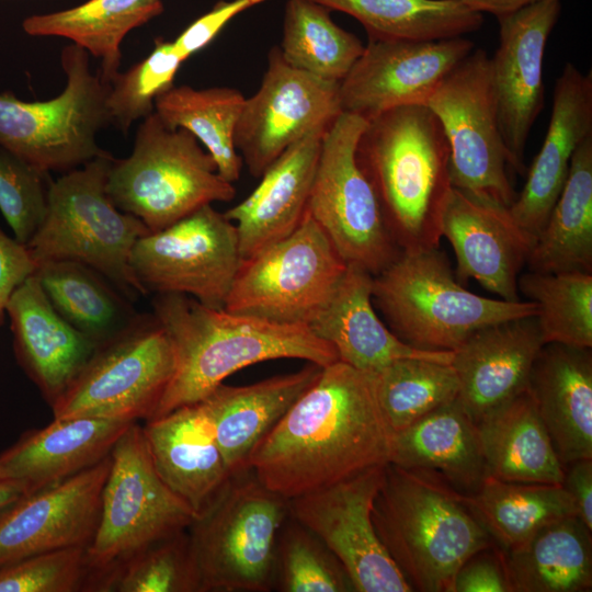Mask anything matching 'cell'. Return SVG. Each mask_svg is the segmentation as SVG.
<instances>
[{
  "label": "cell",
  "instance_id": "cell-1",
  "mask_svg": "<svg viewBox=\"0 0 592 592\" xmlns=\"http://www.w3.org/2000/svg\"><path fill=\"white\" fill-rule=\"evenodd\" d=\"M392 435L375 375L338 360L258 444L250 469L289 500L387 465Z\"/></svg>",
  "mask_w": 592,
  "mask_h": 592
},
{
  "label": "cell",
  "instance_id": "cell-2",
  "mask_svg": "<svg viewBox=\"0 0 592 592\" xmlns=\"http://www.w3.org/2000/svg\"><path fill=\"white\" fill-rule=\"evenodd\" d=\"M152 308L172 341L175 371L150 420L202 401L228 376L255 363L298 358L325 367L339 360L307 325L210 308L183 294H155Z\"/></svg>",
  "mask_w": 592,
  "mask_h": 592
},
{
  "label": "cell",
  "instance_id": "cell-3",
  "mask_svg": "<svg viewBox=\"0 0 592 592\" xmlns=\"http://www.w3.org/2000/svg\"><path fill=\"white\" fill-rule=\"evenodd\" d=\"M449 153L443 127L428 105L396 106L366 121L356 160L402 251L439 248L452 190Z\"/></svg>",
  "mask_w": 592,
  "mask_h": 592
},
{
  "label": "cell",
  "instance_id": "cell-4",
  "mask_svg": "<svg viewBox=\"0 0 592 592\" xmlns=\"http://www.w3.org/2000/svg\"><path fill=\"white\" fill-rule=\"evenodd\" d=\"M378 538L413 591L453 592L459 568L491 536L460 494L388 463L375 498Z\"/></svg>",
  "mask_w": 592,
  "mask_h": 592
},
{
  "label": "cell",
  "instance_id": "cell-5",
  "mask_svg": "<svg viewBox=\"0 0 592 592\" xmlns=\"http://www.w3.org/2000/svg\"><path fill=\"white\" fill-rule=\"evenodd\" d=\"M373 304L405 343L428 351H454L475 331L537 315L531 300L508 301L467 291L439 248L400 251L373 275Z\"/></svg>",
  "mask_w": 592,
  "mask_h": 592
},
{
  "label": "cell",
  "instance_id": "cell-6",
  "mask_svg": "<svg viewBox=\"0 0 592 592\" xmlns=\"http://www.w3.org/2000/svg\"><path fill=\"white\" fill-rule=\"evenodd\" d=\"M112 159L104 151L49 182L44 218L26 247L36 266L47 261L82 263L130 300L147 295L129 259L136 241L150 231L110 200L105 184Z\"/></svg>",
  "mask_w": 592,
  "mask_h": 592
},
{
  "label": "cell",
  "instance_id": "cell-7",
  "mask_svg": "<svg viewBox=\"0 0 592 592\" xmlns=\"http://www.w3.org/2000/svg\"><path fill=\"white\" fill-rule=\"evenodd\" d=\"M105 189L119 210L150 232L236 195L234 183L219 175L200 141L183 128L166 125L155 111L139 124L130 155L112 159Z\"/></svg>",
  "mask_w": 592,
  "mask_h": 592
},
{
  "label": "cell",
  "instance_id": "cell-8",
  "mask_svg": "<svg viewBox=\"0 0 592 592\" xmlns=\"http://www.w3.org/2000/svg\"><path fill=\"white\" fill-rule=\"evenodd\" d=\"M288 499L252 469L231 474L187 528L201 591L269 592Z\"/></svg>",
  "mask_w": 592,
  "mask_h": 592
},
{
  "label": "cell",
  "instance_id": "cell-9",
  "mask_svg": "<svg viewBox=\"0 0 592 592\" xmlns=\"http://www.w3.org/2000/svg\"><path fill=\"white\" fill-rule=\"evenodd\" d=\"M194 511L163 482L143 426L132 422L111 451L100 516L86 549L88 590L148 545L185 531Z\"/></svg>",
  "mask_w": 592,
  "mask_h": 592
},
{
  "label": "cell",
  "instance_id": "cell-10",
  "mask_svg": "<svg viewBox=\"0 0 592 592\" xmlns=\"http://www.w3.org/2000/svg\"><path fill=\"white\" fill-rule=\"evenodd\" d=\"M60 64L66 84L53 99L23 101L0 93V146L44 173L67 172L103 153L96 137L110 123V84L92 72L88 52L65 46Z\"/></svg>",
  "mask_w": 592,
  "mask_h": 592
},
{
  "label": "cell",
  "instance_id": "cell-11",
  "mask_svg": "<svg viewBox=\"0 0 592 592\" xmlns=\"http://www.w3.org/2000/svg\"><path fill=\"white\" fill-rule=\"evenodd\" d=\"M174 371L175 352L167 331L153 315H139L127 329L96 346L50 406L53 417L148 421Z\"/></svg>",
  "mask_w": 592,
  "mask_h": 592
},
{
  "label": "cell",
  "instance_id": "cell-12",
  "mask_svg": "<svg viewBox=\"0 0 592 592\" xmlns=\"http://www.w3.org/2000/svg\"><path fill=\"white\" fill-rule=\"evenodd\" d=\"M348 263L305 213L287 237L243 260L224 309L283 325H308Z\"/></svg>",
  "mask_w": 592,
  "mask_h": 592
},
{
  "label": "cell",
  "instance_id": "cell-13",
  "mask_svg": "<svg viewBox=\"0 0 592 592\" xmlns=\"http://www.w3.org/2000/svg\"><path fill=\"white\" fill-rule=\"evenodd\" d=\"M366 121L342 112L325 132L307 213L346 263L376 275L400 253L356 160Z\"/></svg>",
  "mask_w": 592,
  "mask_h": 592
},
{
  "label": "cell",
  "instance_id": "cell-14",
  "mask_svg": "<svg viewBox=\"0 0 592 592\" xmlns=\"http://www.w3.org/2000/svg\"><path fill=\"white\" fill-rule=\"evenodd\" d=\"M426 105L439 118L449 145L452 186L509 208L516 193L506 171L509 157L486 50L474 48Z\"/></svg>",
  "mask_w": 592,
  "mask_h": 592
},
{
  "label": "cell",
  "instance_id": "cell-15",
  "mask_svg": "<svg viewBox=\"0 0 592 592\" xmlns=\"http://www.w3.org/2000/svg\"><path fill=\"white\" fill-rule=\"evenodd\" d=\"M241 262L237 228L213 204L140 237L129 259L147 294H183L217 309H224Z\"/></svg>",
  "mask_w": 592,
  "mask_h": 592
},
{
  "label": "cell",
  "instance_id": "cell-16",
  "mask_svg": "<svg viewBox=\"0 0 592 592\" xmlns=\"http://www.w3.org/2000/svg\"><path fill=\"white\" fill-rule=\"evenodd\" d=\"M385 467L288 500L293 519L338 558L357 592L413 591L377 536L372 511Z\"/></svg>",
  "mask_w": 592,
  "mask_h": 592
},
{
  "label": "cell",
  "instance_id": "cell-17",
  "mask_svg": "<svg viewBox=\"0 0 592 592\" xmlns=\"http://www.w3.org/2000/svg\"><path fill=\"white\" fill-rule=\"evenodd\" d=\"M340 82L288 65L274 46L255 93L246 98L235 130V147L249 173L260 178L289 146L326 130L342 113Z\"/></svg>",
  "mask_w": 592,
  "mask_h": 592
},
{
  "label": "cell",
  "instance_id": "cell-18",
  "mask_svg": "<svg viewBox=\"0 0 592 592\" xmlns=\"http://www.w3.org/2000/svg\"><path fill=\"white\" fill-rule=\"evenodd\" d=\"M464 36L433 41L368 39L340 81L342 112L365 121L389 109L423 104L474 49Z\"/></svg>",
  "mask_w": 592,
  "mask_h": 592
},
{
  "label": "cell",
  "instance_id": "cell-19",
  "mask_svg": "<svg viewBox=\"0 0 592 592\" xmlns=\"http://www.w3.org/2000/svg\"><path fill=\"white\" fill-rule=\"evenodd\" d=\"M561 0H540L497 18L499 45L490 57L498 121L509 166L525 173L531 129L544 106V56L559 19Z\"/></svg>",
  "mask_w": 592,
  "mask_h": 592
},
{
  "label": "cell",
  "instance_id": "cell-20",
  "mask_svg": "<svg viewBox=\"0 0 592 592\" xmlns=\"http://www.w3.org/2000/svg\"><path fill=\"white\" fill-rule=\"evenodd\" d=\"M111 453L98 464L24 494L0 516V567L69 547H88L98 526Z\"/></svg>",
  "mask_w": 592,
  "mask_h": 592
},
{
  "label": "cell",
  "instance_id": "cell-21",
  "mask_svg": "<svg viewBox=\"0 0 592 592\" xmlns=\"http://www.w3.org/2000/svg\"><path fill=\"white\" fill-rule=\"evenodd\" d=\"M441 230L454 250L455 276L460 284L474 278L501 299L522 300L517 280L534 240L515 223L508 207L452 186Z\"/></svg>",
  "mask_w": 592,
  "mask_h": 592
},
{
  "label": "cell",
  "instance_id": "cell-22",
  "mask_svg": "<svg viewBox=\"0 0 592 592\" xmlns=\"http://www.w3.org/2000/svg\"><path fill=\"white\" fill-rule=\"evenodd\" d=\"M592 134V72L567 62L555 82L547 133L509 212L534 241L567 180L573 153Z\"/></svg>",
  "mask_w": 592,
  "mask_h": 592
},
{
  "label": "cell",
  "instance_id": "cell-23",
  "mask_svg": "<svg viewBox=\"0 0 592 592\" xmlns=\"http://www.w3.org/2000/svg\"><path fill=\"white\" fill-rule=\"evenodd\" d=\"M543 345L536 316H530L481 328L453 351L458 400L475 423L527 389Z\"/></svg>",
  "mask_w": 592,
  "mask_h": 592
},
{
  "label": "cell",
  "instance_id": "cell-24",
  "mask_svg": "<svg viewBox=\"0 0 592 592\" xmlns=\"http://www.w3.org/2000/svg\"><path fill=\"white\" fill-rule=\"evenodd\" d=\"M372 288L373 275L348 263L331 296L307 325L334 348L339 361L371 374L400 358L452 364V351L421 350L401 341L378 317Z\"/></svg>",
  "mask_w": 592,
  "mask_h": 592
},
{
  "label": "cell",
  "instance_id": "cell-25",
  "mask_svg": "<svg viewBox=\"0 0 592 592\" xmlns=\"http://www.w3.org/2000/svg\"><path fill=\"white\" fill-rule=\"evenodd\" d=\"M7 317L20 366L52 406L98 345L56 311L34 274L11 296Z\"/></svg>",
  "mask_w": 592,
  "mask_h": 592
},
{
  "label": "cell",
  "instance_id": "cell-26",
  "mask_svg": "<svg viewBox=\"0 0 592 592\" xmlns=\"http://www.w3.org/2000/svg\"><path fill=\"white\" fill-rule=\"evenodd\" d=\"M132 422L99 418H62L24 432L0 453V481L24 494L56 485L110 455Z\"/></svg>",
  "mask_w": 592,
  "mask_h": 592
},
{
  "label": "cell",
  "instance_id": "cell-27",
  "mask_svg": "<svg viewBox=\"0 0 592 592\" xmlns=\"http://www.w3.org/2000/svg\"><path fill=\"white\" fill-rule=\"evenodd\" d=\"M143 432L158 475L197 516L231 475L204 403L148 420Z\"/></svg>",
  "mask_w": 592,
  "mask_h": 592
},
{
  "label": "cell",
  "instance_id": "cell-28",
  "mask_svg": "<svg viewBox=\"0 0 592 592\" xmlns=\"http://www.w3.org/2000/svg\"><path fill=\"white\" fill-rule=\"evenodd\" d=\"M326 130L289 146L267 167L254 190L224 213L237 228L242 261L287 237L301 221Z\"/></svg>",
  "mask_w": 592,
  "mask_h": 592
},
{
  "label": "cell",
  "instance_id": "cell-29",
  "mask_svg": "<svg viewBox=\"0 0 592 592\" xmlns=\"http://www.w3.org/2000/svg\"><path fill=\"white\" fill-rule=\"evenodd\" d=\"M389 463L463 496L488 476L477 425L458 398L394 432Z\"/></svg>",
  "mask_w": 592,
  "mask_h": 592
},
{
  "label": "cell",
  "instance_id": "cell-30",
  "mask_svg": "<svg viewBox=\"0 0 592 592\" xmlns=\"http://www.w3.org/2000/svg\"><path fill=\"white\" fill-rule=\"evenodd\" d=\"M527 390L562 465L592 458L591 349L544 344Z\"/></svg>",
  "mask_w": 592,
  "mask_h": 592
},
{
  "label": "cell",
  "instance_id": "cell-31",
  "mask_svg": "<svg viewBox=\"0 0 592 592\" xmlns=\"http://www.w3.org/2000/svg\"><path fill=\"white\" fill-rule=\"evenodd\" d=\"M321 369L308 363L297 372L247 386L220 384L202 400L231 474L250 469L258 444L315 383Z\"/></svg>",
  "mask_w": 592,
  "mask_h": 592
},
{
  "label": "cell",
  "instance_id": "cell-32",
  "mask_svg": "<svg viewBox=\"0 0 592 592\" xmlns=\"http://www.w3.org/2000/svg\"><path fill=\"white\" fill-rule=\"evenodd\" d=\"M476 425L488 476L562 485L565 466L527 389Z\"/></svg>",
  "mask_w": 592,
  "mask_h": 592
},
{
  "label": "cell",
  "instance_id": "cell-33",
  "mask_svg": "<svg viewBox=\"0 0 592 592\" xmlns=\"http://www.w3.org/2000/svg\"><path fill=\"white\" fill-rule=\"evenodd\" d=\"M577 516L551 522L501 549L511 592H587L592 588V536Z\"/></svg>",
  "mask_w": 592,
  "mask_h": 592
},
{
  "label": "cell",
  "instance_id": "cell-34",
  "mask_svg": "<svg viewBox=\"0 0 592 592\" xmlns=\"http://www.w3.org/2000/svg\"><path fill=\"white\" fill-rule=\"evenodd\" d=\"M526 266L542 273H592V134L573 153L565 185Z\"/></svg>",
  "mask_w": 592,
  "mask_h": 592
},
{
  "label": "cell",
  "instance_id": "cell-35",
  "mask_svg": "<svg viewBox=\"0 0 592 592\" xmlns=\"http://www.w3.org/2000/svg\"><path fill=\"white\" fill-rule=\"evenodd\" d=\"M162 11L161 0H88L67 10L31 15L22 27L32 36L72 41L100 60L99 75L110 84L119 72L124 37Z\"/></svg>",
  "mask_w": 592,
  "mask_h": 592
},
{
  "label": "cell",
  "instance_id": "cell-36",
  "mask_svg": "<svg viewBox=\"0 0 592 592\" xmlns=\"http://www.w3.org/2000/svg\"><path fill=\"white\" fill-rule=\"evenodd\" d=\"M34 275L56 311L96 345L119 334L139 316L127 297L82 263L43 262Z\"/></svg>",
  "mask_w": 592,
  "mask_h": 592
},
{
  "label": "cell",
  "instance_id": "cell-37",
  "mask_svg": "<svg viewBox=\"0 0 592 592\" xmlns=\"http://www.w3.org/2000/svg\"><path fill=\"white\" fill-rule=\"evenodd\" d=\"M502 549L516 546L545 525L577 515L562 485L511 482L487 476L480 488L460 494Z\"/></svg>",
  "mask_w": 592,
  "mask_h": 592
},
{
  "label": "cell",
  "instance_id": "cell-38",
  "mask_svg": "<svg viewBox=\"0 0 592 592\" xmlns=\"http://www.w3.org/2000/svg\"><path fill=\"white\" fill-rule=\"evenodd\" d=\"M244 101L235 88L173 86L156 99L155 113L169 127L191 133L213 157L219 175L235 183L243 162L234 137Z\"/></svg>",
  "mask_w": 592,
  "mask_h": 592
},
{
  "label": "cell",
  "instance_id": "cell-39",
  "mask_svg": "<svg viewBox=\"0 0 592 592\" xmlns=\"http://www.w3.org/2000/svg\"><path fill=\"white\" fill-rule=\"evenodd\" d=\"M356 19L368 39L433 41L478 31L483 15L460 0H311Z\"/></svg>",
  "mask_w": 592,
  "mask_h": 592
},
{
  "label": "cell",
  "instance_id": "cell-40",
  "mask_svg": "<svg viewBox=\"0 0 592 592\" xmlns=\"http://www.w3.org/2000/svg\"><path fill=\"white\" fill-rule=\"evenodd\" d=\"M329 11L311 0H287L278 47L292 67L340 82L363 53L364 45L335 24Z\"/></svg>",
  "mask_w": 592,
  "mask_h": 592
},
{
  "label": "cell",
  "instance_id": "cell-41",
  "mask_svg": "<svg viewBox=\"0 0 592 592\" xmlns=\"http://www.w3.org/2000/svg\"><path fill=\"white\" fill-rule=\"evenodd\" d=\"M517 288L537 305V323L544 344L592 348V273L520 274Z\"/></svg>",
  "mask_w": 592,
  "mask_h": 592
},
{
  "label": "cell",
  "instance_id": "cell-42",
  "mask_svg": "<svg viewBox=\"0 0 592 592\" xmlns=\"http://www.w3.org/2000/svg\"><path fill=\"white\" fill-rule=\"evenodd\" d=\"M375 375L376 395L392 432L458 398L459 382L451 364L400 358Z\"/></svg>",
  "mask_w": 592,
  "mask_h": 592
},
{
  "label": "cell",
  "instance_id": "cell-43",
  "mask_svg": "<svg viewBox=\"0 0 592 592\" xmlns=\"http://www.w3.org/2000/svg\"><path fill=\"white\" fill-rule=\"evenodd\" d=\"M102 592H202L187 530L136 553L98 582Z\"/></svg>",
  "mask_w": 592,
  "mask_h": 592
},
{
  "label": "cell",
  "instance_id": "cell-44",
  "mask_svg": "<svg viewBox=\"0 0 592 592\" xmlns=\"http://www.w3.org/2000/svg\"><path fill=\"white\" fill-rule=\"evenodd\" d=\"M274 589L283 592L355 591L338 558L291 514L277 539Z\"/></svg>",
  "mask_w": 592,
  "mask_h": 592
},
{
  "label": "cell",
  "instance_id": "cell-45",
  "mask_svg": "<svg viewBox=\"0 0 592 592\" xmlns=\"http://www.w3.org/2000/svg\"><path fill=\"white\" fill-rule=\"evenodd\" d=\"M184 61L173 41L156 39L148 56L110 83L105 107L109 122L123 133L155 111L156 99L173 87Z\"/></svg>",
  "mask_w": 592,
  "mask_h": 592
},
{
  "label": "cell",
  "instance_id": "cell-46",
  "mask_svg": "<svg viewBox=\"0 0 592 592\" xmlns=\"http://www.w3.org/2000/svg\"><path fill=\"white\" fill-rule=\"evenodd\" d=\"M48 173L0 146V212L14 238L27 244L39 227L47 204Z\"/></svg>",
  "mask_w": 592,
  "mask_h": 592
},
{
  "label": "cell",
  "instance_id": "cell-47",
  "mask_svg": "<svg viewBox=\"0 0 592 592\" xmlns=\"http://www.w3.org/2000/svg\"><path fill=\"white\" fill-rule=\"evenodd\" d=\"M87 547L35 554L0 567V592H77L87 590Z\"/></svg>",
  "mask_w": 592,
  "mask_h": 592
},
{
  "label": "cell",
  "instance_id": "cell-48",
  "mask_svg": "<svg viewBox=\"0 0 592 592\" xmlns=\"http://www.w3.org/2000/svg\"><path fill=\"white\" fill-rule=\"evenodd\" d=\"M266 0H229L217 2L210 11L195 20L174 41L184 60L207 46L236 15Z\"/></svg>",
  "mask_w": 592,
  "mask_h": 592
},
{
  "label": "cell",
  "instance_id": "cell-49",
  "mask_svg": "<svg viewBox=\"0 0 592 592\" xmlns=\"http://www.w3.org/2000/svg\"><path fill=\"white\" fill-rule=\"evenodd\" d=\"M453 592H511L501 550L491 545L471 556L457 571Z\"/></svg>",
  "mask_w": 592,
  "mask_h": 592
},
{
  "label": "cell",
  "instance_id": "cell-50",
  "mask_svg": "<svg viewBox=\"0 0 592 592\" xmlns=\"http://www.w3.org/2000/svg\"><path fill=\"white\" fill-rule=\"evenodd\" d=\"M35 270L36 263L26 244L0 229V326L4 322L11 296Z\"/></svg>",
  "mask_w": 592,
  "mask_h": 592
},
{
  "label": "cell",
  "instance_id": "cell-51",
  "mask_svg": "<svg viewBox=\"0 0 592 592\" xmlns=\"http://www.w3.org/2000/svg\"><path fill=\"white\" fill-rule=\"evenodd\" d=\"M562 487L574 504L577 516L592 531V458L567 464Z\"/></svg>",
  "mask_w": 592,
  "mask_h": 592
},
{
  "label": "cell",
  "instance_id": "cell-52",
  "mask_svg": "<svg viewBox=\"0 0 592 592\" xmlns=\"http://www.w3.org/2000/svg\"><path fill=\"white\" fill-rule=\"evenodd\" d=\"M479 13H490L496 18L512 13L540 0H460Z\"/></svg>",
  "mask_w": 592,
  "mask_h": 592
},
{
  "label": "cell",
  "instance_id": "cell-53",
  "mask_svg": "<svg viewBox=\"0 0 592 592\" xmlns=\"http://www.w3.org/2000/svg\"><path fill=\"white\" fill-rule=\"evenodd\" d=\"M23 496L24 492L18 486L0 481V516Z\"/></svg>",
  "mask_w": 592,
  "mask_h": 592
}]
</instances>
